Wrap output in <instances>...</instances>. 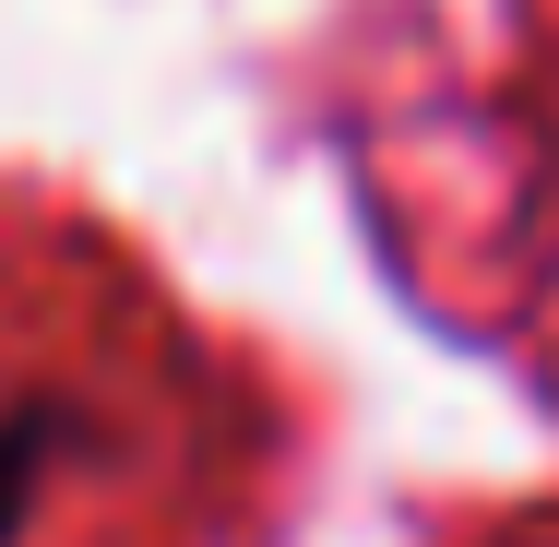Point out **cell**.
<instances>
[{
    "label": "cell",
    "mask_w": 559,
    "mask_h": 547,
    "mask_svg": "<svg viewBox=\"0 0 559 547\" xmlns=\"http://www.w3.org/2000/svg\"><path fill=\"white\" fill-rule=\"evenodd\" d=\"M84 440H96V417H84V405H60V393H36V405H12V417H0V536L36 512V488H48Z\"/></svg>",
    "instance_id": "cell-1"
}]
</instances>
